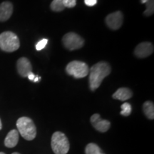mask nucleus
<instances>
[{
	"instance_id": "f257e3e1",
	"label": "nucleus",
	"mask_w": 154,
	"mask_h": 154,
	"mask_svg": "<svg viewBox=\"0 0 154 154\" xmlns=\"http://www.w3.org/2000/svg\"><path fill=\"white\" fill-rule=\"evenodd\" d=\"M110 65L105 61L94 64L89 70V87L91 91H95L101 84L102 81L110 74Z\"/></svg>"
},
{
	"instance_id": "f03ea898",
	"label": "nucleus",
	"mask_w": 154,
	"mask_h": 154,
	"mask_svg": "<svg viewBox=\"0 0 154 154\" xmlns=\"http://www.w3.org/2000/svg\"><path fill=\"white\" fill-rule=\"evenodd\" d=\"M17 126L21 136L24 139L32 140L36 136V128L33 121L28 117H21L17 121Z\"/></svg>"
},
{
	"instance_id": "7ed1b4c3",
	"label": "nucleus",
	"mask_w": 154,
	"mask_h": 154,
	"mask_svg": "<svg viewBox=\"0 0 154 154\" xmlns=\"http://www.w3.org/2000/svg\"><path fill=\"white\" fill-rule=\"evenodd\" d=\"M20 47L19 39L11 32H5L0 34V49L7 52L17 51Z\"/></svg>"
},
{
	"instance_id": "20e7f679",
	"label": "nucleus",
	"mask_w": 154,
	"mask_h": 154,
	"mask_svg": "<svg viewBox=\"0 0 154 154\" xmlns=\"http://www.w3.org/2000/svg\"><path fill=\"white\" fill-rule=\"evenodd\" d=\"M51 149L55 154H66L70 144L66 135L60 131L54 133L51 137Z\"/></svg>"
},
{
	"instance_id": "39448f33",
	"label": "nucleus",
	"mask_w": 154,
	"mask_h": 154,
	"mask_svg": "<svg viewBox=\"0 0 154 154\" xmlns=\"http://www.w3.org/2000/svg\"><path fill=\"white\" fill-rule=\"evenodd\" d=\"M66 72L75 79H82L87 76L89 72L88 65L81 61H73L67 65Z\"/></svg>"
},
{
	"instance_id": "423d86ee",
	"label": "nucleus",
	"mask_w": 154,
	"mask_h": 154,
	"mask_svg": "<svg viewBox=\"0 0 154 154\" xmlns=\"http://www.w3.org/2000/svg\"><path fill=\"white\" fill-rule=\"evenodd\" d=\"M62 42L63 46L70 51L81 49L84 44L83 38L74 32H69L65 34L63 36Z\"/></svg>"
},
{
	"instance_id": "0eeeda50",
	"label": "nucleus",
	"mask_w": 154,
	"mask_h": 154,
	"mask_svg": "<svg viewBox=\"0 0 154 154\" xmlns=\"http://www.w3.org/2000/svg\"><path fill=\"white\" fill-rule=\"evenodd\" d=\"M123 20H124V16L120 11L109 14L105 19L107 26L113 30H117L121 28L123 24Z\"/></svg>"
},
{
	"instance_id": "6e6552de",
	"label": "nucleus",
	"mask_w": 154,
	"mask_h": 154,
	"mask_svg": "<svg viewBox=\"0 0 154 154\" xmlns=\"http://www.w3.org/2000/svg\"><path fill=\"white\" fill-rule=\"evenodd\" d=\"M153 52V46L151 42H142L136 46L134 50V54L140 59L149 57Z\"/></svg>"
},
{
	"instance_id": "1a4fd4ad",
	"label": "nucleus",
	"mask_w": 154,
	"mask_h": 154,
	"mask_svg": "<svg viewBox=\"0 0 154 154\" xmlns=\"http://www.w3.org/2000/svg\"><path fill=\"white\" fill-rule=\"evenodd\" d=\"M91 123L96 130L102 133L106 132L111 126L110 121L102 119L98 113H94L91 117Z\"/></svg>"
},
{
	"instance_id": "9d476101",
	"label": "nucleus",
	"mask_w": 154,
	"mask_h": 154,
	"mask_svg": "<svg viewBox=\"0 0 154 154\" xmlns=\"http://www.w3.org/2000/svg\"><path fill=\"white\" fill-rule=\"evenodd\" d=\"M17 70L22 77H27L32 72V66L29 60L25 57H22L17 61Z\"/></svg>"
},
{
	"instance_id": "9b49d317",
	"label": "nucleus",
	"mask_w": 154,
	"mask_h": 154,
	"mask_svg": "<svg viewBox=\"0 0 154 154\" xmlns=\"http://www.w3.org/2000/svg\"><path fill=\"white\" fill-rule=\"evenodd\" d=\"M13 12V5L9 2L0 5V22H5L10 18Z\"/></svg>"
},
{
	"instance_id": "f8f14e48",
	"label": "nucleus",
	"mask_w": 154,
	"mask_h": 154,
	"mask_svg": "<svg viewBox=\"0 0 154 154\" xmlns=\"http://www.w3.org/2000/svg\"><path fill=\"white\" fill-rule=\"evenodd\" d=\"M19 141V132L17 130L13 129L9 132L5 140V145L7 148H14Z\"/></svg>"
},
{
	"instance_id": "ddd939ff",
	"label": "nucleus",
	"mask_w": 154,
	"mask_h": 154,
	"mask_svg": "<svg viewBox=\"0 0 154 154\" xmlns=\"http://www.w3.org/2000/svg\"><path fill=\"white\" fill-rule=\"evenodd\" d=\"M133 93L128 88H120L113 94V98L119 101H126L132 97Z\"/></svg>"
},
{
	"instance_id": "4468645a",
	"label": "nucleus",
	"mask_w": 154,
	"mask_h": 154,
	"mask_svg": "<svg viewBox=\"0 0 154 154\" xmlns=\"http://www.w3.org/2000/svg\"><path fill=\"white\" fill-rule=\"evenodd\" d=\"M143 110L148 119L153 120L154 119V105L151 101H146L143 105Z\"/></svg>"
},
{
	"instance_id": "2eb2a0df",
	"label": "nucleus",
	"mask_w": 154,
	"mask_h": 154,
	"mask_svg": "<svg viewBox=\"0 0 154 154\" xmlns=\"http://www.w3.org/2000/svg\"><path fill=\"white\" fill-rule=\"evenodd\" d=\"M85 152L86 154H105L99 146L94 143H90L86 146Z\"/></svg>"
},
{
	"instance_id": "dca6fc26",
	"label": "nucleus",
	"mask_w": 154,
	"mask_h": 154,
	"mask_svg": "<svg viewBox=\"0 0 154 154\" xmlns=\"http://www.w3.org/2000/svg\"><path fill=\"white\" fill-rule=\"evenodd\" d=\"M51 9L54 11H61L65 9L64 5L63 4V0H53L50 5Z\"/></svg>"
},
{
	"instance_id": "f3484780",
	"label": "nucleus",
	"mask_w": 154,
	"mask_h": 154,
	"mask_svg": "<svg viewBox=\"0 0 154 154\" xmlns=\"http://www.w3.org/2000/svg\"><path fill=\"white\" fill-rule=\"evenodd\" d=\"M146 9L143 12V14L146 17L151 16L154 12V0H149L146 3Z\"/></svg>"
},
{
	"instance_id": "a211bd4d",
	"label": "nucleus",
	"mask_w": 154,
	"mask_h": 154,
	"mask_svg": "<svg viewBox=\"0 0 154 154\" xmlns=\"http://www.w3.org/2000/svg\"><path fill=\"white\" fill-rule=\"evenodd\" d=\"M121 114L122 116H128L131 114L132 111V107L131 106L130 103H127V102H125V103H123L121 105Z\"/></svg>"
},
{
	"instance_id": "6ab92c4d",
	"label": "nucleus",
	"mask_w": 154,
	"mask_h": 154,
	"mask_svg": "<svg viewBox=\"0 0 154 154\" xmlns=\"http://www.w3.org/2000/svg\"><path fill=\"white\" fill-rule=\"evenodd\" d=\"M48 43V39L47 38H43V39L40 40L37 44H36V49L37 51H40V50L43 49L44 47H46Z\"/></svg>"
},
{
	"instance_id": "aec40b11",
	"label": "nucleus",
	"mask_w": 154,
	"mask_h": 154,
	"mask_svg": "<svg viewBox=\"0 0 154 154\" xmlns=\"http://www.w3.org/2000/svg\"><path fill=\"white\" fill-rule=\"evenodd\" d=\"M63 4L65 8H73L76 5V0H63Z\"/></svg>"
},
{
	"instance_id": "412c9836",
	"label": "nucleus",
	"mask_w": 154,
	"mask_h": 154,
	"mask_svg": "<svg viewBox=\"0 0 154 154\" xmlns=\"http://www.w3.org/2000/svg\"><path fill=\"white\" fill-rule=\"evenodd\" d=\"M84 2H85V5L88 7H93L96 5L97 0H84Z\"/></svg>"
},
{
	"instance_id": "4be33fe9",
	"label": "nucleus",
	"mask_w": 154,
	"mask_h": 154,
	"mask_svg": "<svg viewBox=\"0 0 154 154\" xmlns=\"http://www.w3.org/2000/svg\"><path fill=\"white\" fill-rule=\"evenodd\" d=\"M28 78H29V79L30 81H34V78H35V75H34L33 73H30L28 75Z\"/></svg>"
},
{
	"instance_id": "5701e85b",
	"label": "nucleus",
	"mask_w": 154,
	"mask_h": 154,
	"mask_svg": "<svg viewBox=\"0 0 154 154\" xmlns=\"http://www.w3.org/2000/svg\"><path fill=\"white\" fill-rule=\"evenodd\" d=\"M40 79H41V77L37 76H35V78H34V79L33 82H38V81H39Z\"/></svg>"
},
{
	"instance_id": "b1692460",
	"label": "nucleus",
	"mask_w": 154,
	"mask_h": 154,
	"mask_svg": "<svg viewBox=\"0 0 154 154\" xmlns=\"http://www.w3.org/2000/svg\"><path fill=\"white\" fill-rule=\"evenodd\" d=\"M149 0H140V2L141 4H146Z\"/></svg>"
},
{
	"instance_id": "393cba45",
	"label": "nucleus",
	"mask_w": 154,
	"mask_h": 154,
	"mask_svg": "<svg viewBox=\"0 0 154 154\" xmlns=\"http://www.w3.org/2000/svg\"><path fill=\"white\" fill-rule=\"evenodd\" d=\"M2 128V121L0 120V130H1Z\"/></svg>"
},
{
	"instance_id": "a878e982",
	"label": "nucleus",
	"mask_w": 154,
	"mask_h": 154,
	"mask_svg": "<svg viewBox=\"0 0 154 154\" xmlns=\"http://www.w3.org/2000/svg\"><path fill=\"white\" fill-rule=\"evenodd\" d=\"M0 154H5V153H3V152H0Z\"/></svg>"
},
{
	"instance_id": "bb28decb",
	"label": "nucleus",
	"mask_w": 154,
	"mask_h": 154,
	"mask_svg": "<svg viewBox=\"0 0 154 154\" xmlns=\"http://www.w3.org/2000/svg\"><path fill=\"white\" fill-rule=\"evenodd\" d=\"M12 154H20V153H13Z\"/></svg>"
}]
</instances>
